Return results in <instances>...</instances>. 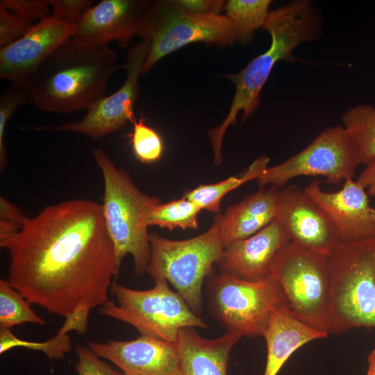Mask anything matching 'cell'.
I'll return each mask as SVG.
<instances>
[{"instance_id": "obj_1", "label": "cell", "mask_w": 375, "mask_h": 375, "mask_svg": "<svg viewBox=\"0 0 375 375\" xmlns=\"http://www.w3.org/2000/svg\"><path fill=\"white\" fill-rule=\"evenodd\" d=\"M7 281L31 304L66 317L108 301L117 276L102 206L76 199L45 207L11 238Z\"/></svg>"}, {"instance_id": "obj_2", "label": "cell", "mask_w": 375, "mask_h": 375, "mask_svg": "<svg viewBox=\"0 0 375 375\" xmlns=\"http://www.w3.org/2000/svg\"><path fill=\"white\" fill-rule=\"evenodd\" d=\"M108 44L71 38L40 65L27 87L40 109L60 113L89 110L105 97L109 79L122 65Z\"/></svg>"}, {"instance_id": "obj_3", "label": "cell", "mask_w": 375, "mask_h": 375, "mask_svg": "<svg viewBox=\"0 0 375 375\" xmlns=\"http://www.w3.org/2000/svg\"><path fill=\"white\" fill-rule=\"evenodd\" d=\"M320 27L319 16L310 1H293L269 12L262 28L271 35L270 47L238 73L225 76L235 84V92L227 116L208 133L215 161L222 160L224 133L236 122L238 113L242 112L244 122L259 107L262 88L276 63L292 60L294 49L315 40Z\"/></svg>"}, {"instance_id": "obj_4", "label": "cell", "mask_w": 375, "mask_h": 375, "mask_svg": "<svg viewBox=\"0 0 375 375\" xmlns=\"http://www.w3.org/2000/svg\"><path fill=\"white\" fill-rule=\"evenodd\" d=\"M92 154L103 176L104 194L102 210L115 248L119 270L123 258L132 256L137 275L147 272L151 260L150 235L147 220L160 203L158 198L140 191L129 174L117 168L106 153L95 148Z\"/></svg>"}, {"instance_id": "obj_5", "label": "cell", "mask_w": 375, "mask_h": 375, "mask_svg": "<svg viewBox=\"0 0 375 375\" xmlns=\"http://www.w3.org/2000/svg\"><path fill=\"white\" fill-rule=\"evenodd\" d=\"M326 258L331 333L375 328V238L340 241Z\"/></svg>"}, {"instance_id": "obj_6", "label": "cell", "mask_w": 375, "mask_h": 375, "mask_svg": "<svg viewBox=\"0 0 375 375\" xmlns=\"http://www.w3.org/2000/svg\"><path fill=\"white\" fill-rule=\"evenodd\" d=\"M136 36L150 43L142 75L165 56L191 43L221 47L238 41L235 28L226 15H198L182 8L176 0L152 1Z\"/></svg>"}, {"instance_id": "obj_7", "label": "cell", "mask_w": 375, "mask_h": 375, "mask_svg": "<svg viewBox=\"0 0 375 375\" xmlns=\"http://www.w3.org/2000/svg\"><path fill=\"white\" fill-rule=\"evenodd\" d=\"M151 260L147 273L169 282L197 315L202 312V288L225 245L213 224L206 232L184 240L150 235Z\"/></svg>"}, {"instance_id": "obj_8", "label": "cell", "mask_w": 375, "mask_h": 375, "mask_svg": "<svg viewBox=\"0 0 375 375\" xmlns=\"http://www.w3.org/2000/svg\"><path fill=\"white\" fill-rule=\"evenodd\" d=\"M270 275L279 283L292 313L318 331L331 333V291L326 256L293 242L275 256Z\"/></svg>"}, {"instance_id": "obj_9", "label": "cell", "mask_w": 375, "mask_h": 375, "mask_svg": "<svg viewBox=\"0 0 375 375\" xmlns=\"http://www.w3.org/2000/svg\"><path fill=\"white\" fill-rule=\"evenodd\" d=\"M154 281V286L145 290L114 282L112 292L117 302L109 300L100 307L99 312L131 325L140 335L170 342H177L183 328H208L183 297L169 288L167 281Z\"/></svg>"}, {"instance_id": "obj_10", "label": "cell", "mask_w": 375, "mask_h": 375, "mask_svg": "<svg viewBox=\"0 0 375 375\" xmlns=\"http://www.w3.org/2000/svg\"><path fill=\"white\" fill-rule=\"evenodd\" d=\"M206 295L215 319L226 331L242 337L262 336L272 312L289 306L281 285L271 275L247 281L212 272L207 279Z\"/></svg>"}, {"instance_id": "obj_11", "label": "cell", "mask_w": 375, "mask_h": 375, "mask_svg": "<svg viewBox=\"0 0 375 375\" xmlns=\"http://www.w3.org/2000/svg\"><path fill=\"white\" fill-rule=\"evenodd\" d=\"M360 165L354 146L342 125L322 131L302 151L278 165L267 167L256 180L261 188H281L298 176H323L338 185L353 178Z\"/></svg>"}, {"instance_id": "obj_12", "label": "cell", "mask_w": 375, "mask_h": 375, "mask_svg": "<svg viewBox=\"0 0 375 375\" xmlns=\"http://www.w3.org/2000/svg\"><path fill=\"white\" fill-rule=\"evenodd\" d=\"M150 43L142 40L133 46L122 69L127 72L122 86L112 94L104 97L88 110L80 120L54 126H37L38 130L71 131L99 139L122 128L135 118L134 105L140 94L139 77L149 51Z\"/></svg>"}, {"instance_id": "obj_13", "label": "cell", "mask_w": 375, "mask_h": 375, "mask_svg": "<svg viewBox=\"0 0 375 375\" xmlns=\"http://www.w3.org/2000/svg\"><path fill=\"white\" fill-rule=\"evenodd\" d=\"M76 24L51 16L33 24L21 38L0 48V78L27 88L43 61L71 39Z\"/></svg>"}, {"instance_id": "obj_14", "label": "cell", "mask_w": 375, "mask_h": 375, "mask_svg": "<svg viewBox=\"0 0 375 375\" xmlns=\"http://www.w3.org/2000/svg\"><path fill=\"white\" fill-rule=\"evenodd\" d=\"M303 190L329 220L339 241L375 238V221L371 216L369 194L356 180L347 179L342 188L335 192L325 191L319 182L313 181Z\"/></svg>"}, {"instance_id": "obj_15", "label": "cell", "mask_w": 375, "mask_h": 375, "mask_svg": "<svg viewBox=\"0 0 375 375\" xmlns=\"http://www.w3.org/2000/svg\"><path fill=\"white\" fill-rule=\"evenodd\" d=\"M276 219L291 242L328 256L340 242L324 212L297 185L279 188Z\"/></svg>"}, {"instance_id": "obj_16", "label": "cell", "mask_w": 375, "mask_h": 375, "mask_svg": "<svg viewBox=\"0 0 375 375\" xmlns=\"http://www.w3.org/2000/svg\"><path fill=\"white\" fill-rule=\"evenodd\" d=\"M98 356L115 365L124 375H181L176 342L140 335L136 339L87 341Z\"/></svg>"}, {"instance_id": "obj_17", "label": "cell", "mask_w": 375, "mask_h": 375, "mask_svg": "<svg viewBox=\"0 0 375 375\" xmlns=\"http://www.w3.org/2000/svg\"><path fill=\"white\" fill-rule=\"evenodd\" d=\"M149 0H103L87 10L76 24L72 38L88 44L115 40L126 47L136 36L151 3Z\"/></svg>"}, {"instance_id": "obj_18", "label": "cell", "mask_w": 375, "mask_h": 375, "mask_svg": "<svg viewBox=\"0 0 375 375\" xmlns=\"http://www.w3.org/2000/svg\"><path fill=\"white\" fill-rule=\"evenodd\" d=\"M290 242L277 219L253 235L227 244L217 262L219 273L247 281L270 275L278 252Z\"/></svg>"}, {"instance_id": "obj_19", "label": "cell", "mask_w": 375, "mask_h": 375, "mask_svg": "<svg viewBox=\"0 0 375 375\" xmlns=\"http://www.w3.org/2000/svg\"><path fill=\"white\" fill-rule=\"evenodd\" d=\"M278 188H261L215 219L225 247L256 233L276 219Z\"/></svg>"}, {"instance_id": "obj_20", "label": "cell", "mask_w": 375, "mask_h": 375, "mask_svg": "<svg viewBox=\"0 0 375 375\" xmlns=\"http://www.w3.org/2000/svg\"><path fill=\"white\" fill-rule=\"evenodd\" d=\"M328 334L312 328L297 318L288 306L276 308L264 331L267 357L263 375H277L292 354L301 347Z\"/></svg>"}, {"instance_id": "obj_21", "label": "cell", "mask_w": 375, "mask_h": 375, "mask_svg": "<svg viewBox=\"0 0 375 375\" xmlns=\"http://www.w3.org/2000/svg\"><path fill=\"white\" fill-rule=\"evenodd\" d=\"M241 338L240 334L226 331L217 338L206 339L194 327L182 328L176 342L181 375H227L231 349Z\"/></svg>"}, {"instance_id": "obj_22", "label": "cell", "mask_w": 375, "mask_h": 375, "mask_svg": "<svg viewBox=\"0 0 375 375\" xmlns=\"http://www.w3.org/2000/svg\"><path fill=\"white\" fill-rule=\"evenodd\" d=\"M89 312L88 310L80 309L65 317V322L57 333L52 338L42 342L20 339L10 329L0 328V353L3 354L15 347H24L43 352L51 361L61 359L72 347L68 333L76 331L83 335L86 332Z\"/></svg>"}, {"instance_id": "obj_23", "label": "cell", "mask_w": 375, "mask_h": 375, "mask_svg": "<svg viewBox=\"0 0 375 375\" xmlns=\"http://www.w3.org/2000/svg\"><path fill=\"white\" fill-rule=\"evenodd\" d=\"M269 162V158L267 156H261L242 176H232L213 184L200 185L187 192L184 197L194 203L201 210L218 213L223 197L244 183L257 180L268 167Z\"/></svg>"}, {"instance_id": "obj_24", "label": "cell", "mask_w": 375, "mask_h": 375, "mask_svg": "<svg viewBox=\"0 0 375 375\" xmlns=\"http://www.w3.org/2000/svg\"><path fill=\"white\" fill-rule=\"evenodd\" d=\"M342 121L360 163L367 165L375 159V106L360 104L350 108L343 113Z\"/></svg>"}, {"instance_id": "obj_25", "label": "cell", "mask_w": 375, "mask_h": 375, "mask_svg": "<svg viewBox=\"0 0 375 375\" xmlns=\"http://www.w3.org/2000/svg\"><path fill=\"white\" fill-rule=\"evenodd\" d=\"M270 0H228L225 3L226 15L232 22L238 41L249 42L253 31L262 27L269 13Z\"/></svg>"}, {"instance_id": "obj_26", "label": "cell", "mask_w": 375, "mask_h": 375, "mask_svg": "<svg viewBox=\"0 0 375 375\" xmlns=\"http://www.w3.org/2000/svg\"><path fill=\"white\" fill-rule=\"evenodd\" d=\"M201 210L198 206L184 197L154 207L149 215L147 225L169 230L176 228L197 229L199 226L197 217Z\"/></svg>"}, {"instance_id": "obj_27", "label": "cell", "mask_w": 375, "mask_h": 375, "mask_svg": "<svg viewBox=\"0 0 375 375\" xmlns=\"http://www.w3.org/2000/svg\"><path fill=\"white\" fill-rule=\"evenodd\" d=\"M31 304L7 280L0 279V328L10 329L26 323L44 325L45 320Z\"/></svg>"}, {"instance_id": "obj_28", "label": "cell", "mask_w": 375, "mask_h": 375, "mask_svg": "<svg viewBox=\"0 0 375 375\" xmlns=\"http://www.w3.org/2000/svg\"><path fill=\"white\" fill-rule=\"evenodd\" d=\"M144 122L142 116L138 120L135 118L132 122L133 132L127 137L135 158L144 163H153L161 158L163 143L160 135Z\"/></svg>"}, {"instance_id": "obj_29", "label": "cell", "mask_w": 375, "mask_h": 375, "mask_svg": "<svg viewBox=\"0 0 375 375\" xmlns=\"http://www.w3.org/2000/svg\"><path fill=\"white\" fill-rule=\"evenodd\" d=\"M31 101L27 88L12 84L0 96V169L3 171L7 165V152L4 143L5 131L8 120L15 110Z\"/></svg>"}, {"instance_id": "obj_30", "label": "cell", "mask_w": 375, "mask_h": 375, "mask_svg": "<svg viewBox=\"0 0 375 375\" xmlns=\"http://www.w3.org/2000/svg\"><path fill=\"white\" fill-rule=\"evenodd\" d=\"M0 7L32 24L34 21L39 22L51 15V8L47 0H1Z\"/></svg>"}, {"instance_id": "obj_31", "label": "cell", "mask_w": 375, "mask_h": 375, "mask_svg": "<svg viewBox=\"0 0 375 375\" xmlns=\"http://www.w3.org/2000/svg\"><path fill=\"white\" fill-rule=\"evenodd\" d=\"M78 360L75 369L78 375H124L121 371L115 370L88 347L78 344L76 346Z\"/></svg>"}, {"instance_id": "obj_32", "label": "cell", "mask_w": 375, "mask_h": 375, "mask_svg": "<svg viewBox=\"0 0 375 375\" xmlns=\"http://www.w3.org/2000/svg\"><path fill=\"white\" fill-rule=\"evenodd\" d=\"M33 24L7 9L0 7V47L23 36Z\"/></svg>"}, {"instance_id": "obj_33", "label": "cell", "mask_w": 375, "mask_h": 375, "mask_svg": "<svg viewBox=\"0 0 375 375\" xmlns=\"http://www.w3.org/2000/svg\"><path fill=\"white\" fill-rule=\"evenodd\" d=\"M51 17L61 22L76 24L83 14L92 6L91 0H47Z\"/></svg>"}, {"instance_id": "obj_34", "label": "cell", "mask_w": 375, "mask_h": 375, "mask_svg": "<svg viewBox=\"0 0 375 375\" xmlns=\"http://www.w3.org/2000/svg\"><path fill=\"white\" fill-rule=\"evenodd\" d=\"M185 10L198 15H220L224 8L222 0H176Z\"/></svg>"}, {"instance_id": "obj_35", "label": "cell", "mask_w": 375, "mask_h": 375, "mask_svg": "<svg viewBox=\"0 0 375 375\" xmlns=\"http://www.w3.org/2000/svg\"><path fill=\"white\" fill-rule=\"evenodd\" d=\"M0 219L11 222L19 226L22 229L29 218L16 205L1 197Z\"/></svg>"}, {"instance_id": "obj_36", "label": "cell", "mask_w": 375, "mask_h": 375, "mask_svg": "<svg viewBox=\"0 0 375 375\" xmlns=\"http://www.w3.org/2000/svg\"><path fill=\"white\" fill-rule=\"evenodd\" d=\"M356 181L367 190L368 194L375 200V159L366 165Z\"/></svg>"}, {"instance_id": "obj_37", "label": "cell", "mask_w": 375, "mask_h": 375, "mask_svg": "<svg viewBox=\"0 0 375 375\" xmlns=\"http://www.w3.org/2000/svg\"><path fill=\"white\" fill-rule=\"evenodd\" d=\"M21 228L17 224L4 219H0V242H4L16 235Z\"/></svg>"}, {"instance_id": "obj_38", "label": "cell", "mask_w": 375, "mask_h": 375, "mask_svg": "<svg viewBox=\"0 0 375 375\" xmlns=\"http://www.w3.org/2000/svg\"><path fill=\"white\" fill-rule=\"evenodd\" d=\"M368 375H375V349L372 351L367 357Z\"/></svg>"}, {"instance_id": "obj_39", "label": "cell", "mask_w": 375, "mask_h": 375, "mask_svg": "<svg viewBox=\"0 0 375 375\" xmlns=\"http://www.w3.org/2000/svg\"><path fill=\"white\" fill-rule=\"evenodd\" d=\"M371 216L372 219L375 221V208H371Z\"/></svg>"}]
</instances>
